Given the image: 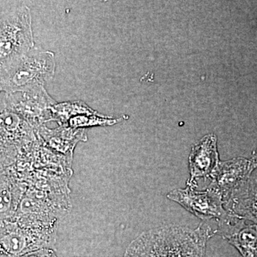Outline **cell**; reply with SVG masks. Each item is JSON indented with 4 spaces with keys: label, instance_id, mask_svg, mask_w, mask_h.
Returning <instances> with one entry per match:
<instances>
[{
    "label": "cell",
    "instance_id": "obj_1",
    "mask_svg": "<svg viewBox=\"0 0 257 257\" xmlns=\"http://www.w3.org/2000/svg\"><path fill=\"white\" fill-rule=\"evenodd\" d=\"M216 232L204 224L194 229L175 225L162 226L133 240L123 257H206L208 241Z\"/></svg>",
    "mask_w": 257,
    "mask_h": 257
},
{
    "label": "cell",
    "instance_id": "obj_2",
    "mask_svg": "<svg viewBox=\"0 0 257 257\" xmlns=\"http://www.w3.org/2000/svg\"><path fill=\"white\" fill-rule=\"evenodd\" d=\"M35 48L31 12L22 3L1 4L0 71L8 68Z\"/></svg>",
    "mask_w": 257,
    "mask_h": 257
},
{
    "label": "cell",
    "instance_id": "obj_3",
    "mask_svg": "<svg viewBox=\"0 0 257 257\" xmlns=\"http://www.w3.org/2000/svg\"><path fill=\"white\" fill-rule=\"evenodd\" d=\"M55 55L51 51L32 49L28 54L0 71L1 92L13 93L44 86L53 78Z\"/></svg>",
    "mask_w": 257,
    "mask_h": 257
},
{
    "label": "cell",
    "instance_id": "obj_4",
    "mask_svg": "<svg viewBox=\"0 0 257 257\" xmlns=\"http://www.w3.org/2000/svg\"><path fill=\"white\" fill-rule=\"evenodd\" d=\"M57 224H33L18 219L1 221V256L20 257L55 244Z\"/></svg>",
    "mask_w": 257,
    "mask_h": 257
},
{
    "label": "cell",
    "instance_id": "obj_5",
    "mask_svg": "<svg viewBox=\"0 0 257 257\" xmlns=\"http://www.w3.org/2000/svg\"><path fill=\"white\" fill-rule=\"evenodd\" d=\"M56 104L44 86L9 94L1 92V106L19 115L37 132L45 123L53 121L52 108Z\"/></svg>",
    "mask_w": 257,
    "mask_h": 257
},
{
    "label": "cell",
    "instance_id": "obj_6",
    "mask_svg": "<svg viewBox=\"0 0 257 257\" xmlns=\"http://www.w3.org/2000/svg\"><path fill=\"white\" fill-rule=\"evenodd\" d=\"M1 168L15 165L20 151L35 140L33 128L19 115L1 106Z\"/></svg>",
    "mask_w": 257,
    "mask_h": 257
},
{
    "label": "cell",
    "instance_id": "obj_7",
    "mask_svg": "<svg viewBox=\"0 0 257 257\" xmlns=\"http://www.w3.org/2000/svg\"><path fill=\"white\" fill-rule=\"evenodd\" d=\"M195 189L190 187L174 189L167 197L203 221L212 219L219 220L228 214L224 207V199L220 194L210 189Z\"/></svg>",
    "mask_w": 257,
    "mask_h": 257
},
{
    "label": "cell",
    "instance_id": "obj_8",
    "mask_svg": "<svg viewBox=\"0 0 257 257\" xmlns=\"http://www.w3.org/2000/svg\"><path fill=\"white\" fill-rule=\"evenodd\" d=\"M257 168V159L238 157L221 162L213 171L207 189L220 194L224 200Z\"/></svg>",
    "mask_w": 257,
    "mask_h": 257
},
{
    "label": "cell",
    "instance_id": "obj_9",
    "mask_svg": "<svg viewBox=\"0 0 257 257\" xmlns=\"http://www.w3.org/2000/svg\"><path fill=\"white\" fill-rule=\"evenodd\" d=\"M216 232L234 246L242 257H257V224H248L246 219L228 211L218 220Z\"/></svg>",
    "mask_w": 257,
    "mask_h": 257
},
{
    "label": "cell",
    "instance_id": "obj_10",
    "mask_svg": "<svg viewBox=\"0 0 257 257\" xmlns=\"http://www.w3.org/2000/svg\"><path fill=\"white\" fill-rule=\"evenodd\" d=\"M219 162L217 138L214 134H208L192 147L189 157L190 177L187 187L197 188L198 179L210 177Z\"/></svg>",
    "mask_w": 257,
    "mask_h": 257
},
{
    "label": "cell",
    "instance_id": "obj_11",
    "mask_svg": "<svg viewBox=\"0 0 257 257\" xmlns=\"http://www.w3.org/2000/svg\"><path fill=\"white\" fill-rule=\"evenodd\" d=\"M226 211L257 224V171L224 200Z\"/></svg>",
    "mask_w": 257,
    "mask_h": 257
},
{
    "label": "cell",
    "instance_id": "obj_12",
    "mask_svg": "<svg viewBox=\"0 0 257 257\" xmlns=\"http://www.w3.org/2000/svg\"><path fill=\"white\" fill-rule=\"evenodd\" d=\"M1 169V221L12 220L18 211L28 184L20 178L13 166Z\"/></svg>",
    "mask_w": 257,
    "mask_h": 257
},
{
    "label": "cell",
    "instance_id": "obj_13",
    "mask_svg": "<svg viewBox=\"0 0 257 257\" xmlns=\"http://www.w3.org/2000/svg\"><path fill=\"white\" fill-rule=\"evenodd\" d=\"M52 113L53 121H58L61 126L66 125L71 118L78 115L100 114L82 101L57 103L52 106Z\"/></svg>",
    "mask_w": 257,
    "mask_h": 257
},
{
    "label": "cell",
    "instance_id": "obj_14",
    "mask_svg": "<svg viewBox=\"0 0 257 257\" xmlns=\"http://www.w3.org/2000/svg\"><path fill=\"white\" fill-rule=\"evenodd\" d=\"M121 119H114L104 115H78L71 118L67 122L69 127L84 128L91 126H111L121 121Z\"/></svg>",
    "mask_w": 257,
    "mask_h": 257
},
{
    "label": "cell",
    "instance_id": "obj_15",
    "mask_svg": "<svg viewBox=\"0 0 257 257\" xmlns=\"http://www.w3.org/2000/svg\"><path fill=\"white\" fill-rule=\"evenodd\" d=\"M20 257H57V255L52 248H42Z\"/></svg>",
    "mask_w": 257,
    "mask_h": 257
},
{
    "label": "cell",
    "instance_id": "obj_16",
    "mask_svg": "<svg viewBox=\"0 0 257 257\" xmlns=\"http://www.w3.org/2000/svg\"><path fill=\"white\" fill-rule=\"evenodd\" d=\"M253 157H255V158L257 159V150H256V152H255V153H254V156H253Z\"/></svg>",
    "mask_w": 257,
    "mask_h": 257
},
{
    "label": "cell",
    "instance_id": "obj_17",
    "mask_svg": "<svg viewBox=\"0 0 257 257\" xmlns=\"http://www.w3.org/2000/svg\"><path fill=\"white\" fill-rule=\"evenodd\" d=\"M1 257H4V256H1Z\"/></svg>",
    "mask_w": 257,
    "mask_h": 257
}]
</instances>
